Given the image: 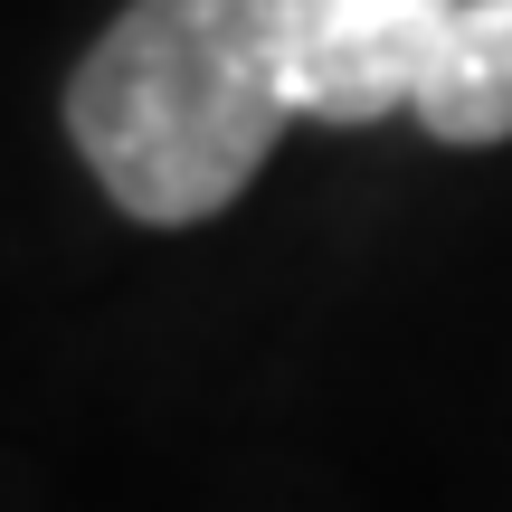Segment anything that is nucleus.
I'll list each match as a JSON object with an SVG mask.
<instances>
[{
	"instance_id": "obj_2",
	"label": "nucleus",
	"mask_w": 512,
	"mask_h": 512,
	"mask_svg": "<svg viewBox=\"0 0 512 512\" xmlns=\"http://www.w3.org/2000/svg\"><path fill=\"white\" fill-rule=\"evenodd\" d=\"M465 0H285V95L294 124L361 133L418 114Z\"/></svg>"
},
{
	"instance_id": "obj_1",
	"label": "nucleus",
	"mask_w": 512,
	"mask_h": 512,
	"mask_svg": "<svg viewBox=\"0 0 512 512\" xmlns=\"http://www.w3.org/2000/svg\"><path fill=\"white\" fill-rule=\"evenodd\" d=\"M285 124V0H124L67 76V143L143 228L219 219Z\"/></svg>"
},
{
	"instance_id": "obj_3",
	"label": "nucleus",
	"mask_w": 512,
	"mask_h": 512,
	"mask_svg": "<svg viewBox=\"0 0 512 512\" xmlns=\"http://www.w3.org/2000/svg\"><path fill=\"white\" fill-rule=\"evenodd\" d=\"M418 124L456 152L512 143V0H465L456 38L437 57V86L418 95Z\"/></svg>"
}]
</instances>
